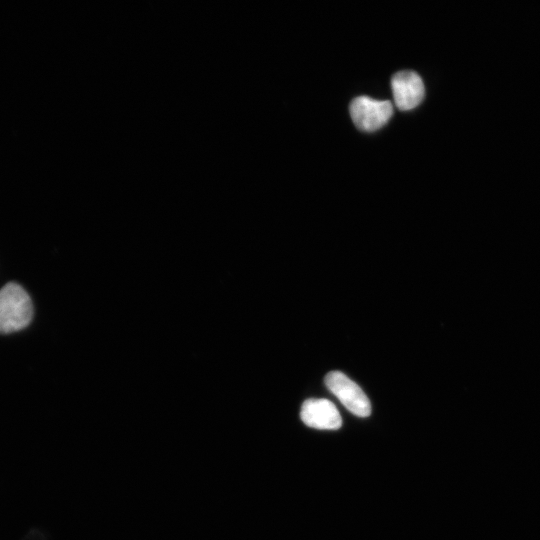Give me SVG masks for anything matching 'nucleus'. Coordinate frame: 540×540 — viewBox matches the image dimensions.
Returning a JSON list of instances; mask_svg holds the SVG:
<instances>
[{"mask_svg":"<svg viewBox=\"0 0 540 540\" xmlns=\"http://www.w3.org/2000/svg\"><path fill=\"white\" fill-rule=\"evenodd\" d=\"M33 316L28 293L17 283H7L0 289V333L25 328Z\"/></svg>","mask_w":540,"mask_h":540,"instance_id":"nucleus-1","label":"nucleus"},{"mask_svg":"<svg viewBox=\"0 0 540 540\" xmlns=\"http://www.w3.org/2000/svg\"><path fill=\"white\" fill-rule=\"evenodd\" d=\"M301 419L309 427L334 430L341 427V416L327 399H307L301 408Z\"/></svg>","mask_w":540,"mask_h":540,"instance_id":"nucleus-5","label":"nucleus"},{"mask_svg":"<svg viewBox=\"0 0 540 540\" xmlns=\"http://www.w3.org/2000/svg\"><path fill=\"white\" fill-rule=\"evenodd\" d=\"M327 388L354 415L367 417L371 413V405L363 390L345 374L332 371L325 377Z\"/></svg>","mask_w":540,"mask_h":540,"instance_id":"nucleus-3","label":"nucleus"},{"mask_svg":"<svg viewBox=\"0 0 540 540\" xmlns=\"http://www.w3.org/2000/svg\"><path fill=\"white\" fill-rule=\"evenodd\" d=\"M391 88L397 108L408 111L423 100L425 89L421 77L414 71L397 72L391 79Z\"/></svg>","mask_w":540,"mask_h":540,"instance_id":"nucleus-4","label":"nucleus"},{"mask_svg":"<svg viewBox=\"0 0 540 540\" xmlns=\"http://www.w3.org/2000/svg\"><path fill=\"white\" fill-rule=\"evenodd\" d=\"M350 116L353 123L362 131L372 132L383 127L393 114L390 101L376 100L359 96L350 103Z\"/></svg>","mask_w":540,"mask_h":540,"instance_id":"nucleus-2","label":"nucleus"}]
</instances>
